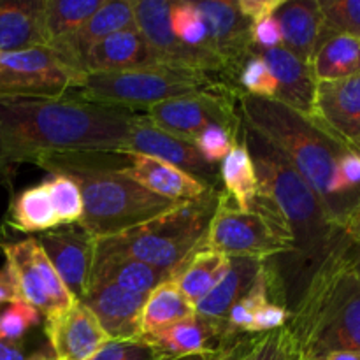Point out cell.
<instances>
[{
  "label": "cell",
  "mask_w": 360,
  "mask_h": 360,
  "mask_svg": "<svg viewBox=\"0 0 360 360\" xmlns=\"http://www.w3.org/2000/svg\"><path fill=\"white\" fill-rule=\"evenodd\" d=\"M132 109L67 98L0 97V164L67 151H123Z\"/></svg>",
  "instance_id": "1"
},
{
  "label": "cell",
  "mask_w": 360,
  "mask_h": 360,
  "mask_svg": "<svg viewBox=\"0 0 360 360\" xmlns=\"http://www.w3.org/2000/svg\"><path fill=\"white\" fill-rule=\"evenodd\" d=\"M239 111L250 129L262 136L322 200L334 224L347 232L355 204L340 181V160L350 148L315 118L269 98L239 91Z\"/></svg>",
  "instance_id": "2"
},
{
  "label": "cell",
  "mask_w": 360,
  "mask_h": 360,
  "mask_svg": "<svg viewBox=\"0 0 360 360\" xmlns=\"http://www.w3.org/2000/svg\"><path fill=\"white\" fill-rule=\"evenodd\" d=\"M37 162L55 174L70 176L79 185V225L95 239L136 229L183 204L157 195L123 174L129 165L125 151H67L44 155Z\"/></svg>",
  "instance_id": "3"
},
{
  "label": "cell",
  "mask_w": 360,
  "mask_h": 360,
  "mask_svg": "<svg viewBox=\"0 0 360 360\" xmlns=\"http://www.w3.org/2000/svg\"><path fill=\"white\" fill-rule=\"evenodd\" d=\"M243 141L248 146L259 179V197L294 238V253L309 266L311 274L347 245L350 238L334 224L322 200L306 185L292 165L264 139L243 125Z\"/></svg>",
  "instance_id": "4"
},
{
  "label": "cell",
  "mask_w": 360,
  "mask_h": 360,
  "mask_svg": "<svg viewBox=\"0 0 360 360\" xmlns=\"http://www.w3.org/2000/svg\"><path fill=\"white\" fill-rule=\"evenodd\" d=\"M348 243L311 274L290 311L287 329L301 360L360 352V276L345 255Z\"/></svg>",
  "instance_id": "5"
},
{
  "label": "cell",
  "mask_w": 360,
  "mask_h": 360,
  "mask_svg": "<svg viewBox=\"0 0 360 360\" xmlns=\"http://www.w3.org/2000/svg\"><path fill=\"white\" fill-rule=\"evenodd\" d=\"M220 193L186 202L136 229L95 239V253H112L176 274L202 248Z\"/></svg>",
  "instance_id": "6"
},
{
  "label": "cell",
  "mask_w": 360,
  "mask_h": 360,
  "mask_svg": "<svg viewBox=\"0 0 360 360\" xmlns=\"http://www.w3.org/2000/svg\"><path fill=\"white\" fill-rule=\"evenodd\" d=\"M221 86L210 74L172 65H153L120 72H88L76 88L83 101L115 108H151L176 97Z\"/></svg>",
  "instance_id": "7"
},
{
  "label": "cell",
  "mask_w": 360,
  "mask_h": 360,
  "mask_svg": "<svg viewBox=\"0 0 360 360\" xmlns=\"http://www.w3.org/2000/svg\"><path fill=\"white\" fill-rule=\"evenodd\" d=\"M202 248L225 257H253L267 260L280 253H294V238L280 218L257 197L250 210L231 204L220 193Z\"/></svg>",
  "instance_id": "8"
},
{
  "label": "cell",
  "mask_w": 360,
  "mask_h": 360,
  "mask_svg": "<svg viewBox=\"0 0 360 360\" xmlns=\"http://www.w3.org/2000/svg\"><path fill=\"white\" fill-rule=\"evenodd\" d=\"M83 76L51 46L0 53V97L62 98Z\"/></svg>",
  "instance_id": "9"
},
{
  "label": "cell",
  "mask_w": 360,
  "mask_h": 360,
  "mask_svg": "<svg viewBox=\"0 0 360 360\" xmlns=\"http://www.w3.org/2000/svg\"><path fill=\"white\" fill-rule=\"evenodd\" d=\"M0 248L6 257L4 269L9 274L20 301L32 304L44 316L65 311L79 302L60 280L37 239L2 243Z\"/></svg>",
  "instance_id": "10"
},
{
  "label": "cell",
  "mask_w": 360,
  "mask_h": 360,
  "mask_svg": "<svg viewBox=\"0 0 360 360\" xmlns=\"http://www.w3.org/2000/svg\"><path fill=\"white\" fill-rule=\"evenodd\" d=\"M239 91L225 84L186 97L169 98L146 109V116L162 130L186 141H195L207 127L221 125L238 139L241 116L236 112Z\"/></svg>",
  "instance_id": "11"
},
{
  "label": "cell",
  "mask_w": 360,
  "mask_h": 360,
  "mask_svg": "<svg viewBox=\"0 0 360 360\" xmlns=\"http://www.w3.org/2000/svg\"><path fill=\"white\" fill-rule=\"evenodd\" d=\"M134 14L141 34L164 65L181 67L197 72H225L224 62L210 49L190 48L183 44L171 28V2L169 0H136Z\"/></svg>",
  "instance_id": "12"
},
{
  "label": "cell",
  "mask_w": 360,
  "mask_h": 360,
  "mask_svg": "<svg viewBox=\"0 0 360 360\" xmlns=\"http://www.w3.org/2000/svg\"><path fill=\"white\" fill-rule=\"evenodd\" d=\"M123 151L148 155L169 162L211 188H214L220 178V167L210 164L192 141L165 132L146 115H136Z\"/></svg>",
  "instance_id": "13"
},
{
  "label": "cell",
  "mask_w": 360,
  "mask_h": 360,
  "mask_svg": "<svg viewBox=\"0 0 360 360\" xmlns=\"http://www.w3.org/2000/svg\"><path fill=\"white\" fill-rule=\"evenodd\" d=\"M193 4L206 23V48L224 62L227 74L238 76L252 56V21L239 13L236 2L202 0Z\"/></svg>",
  "instance_id": "14"
},
{
  "label": "cell",
  "mask_w": 360,
  "mask_h": 360,
  "mask_svg": "<svg viewBox=\"0 0 360 360\" xmlns=\"http://www.w3.org/2000/svg\"><path fill=\"white\" fill-rule=\"evenodd\" d=\"M35 239L70 294L76 301H83L90 288L94 267V236L88 234L81 225H65L44 232Z\"/></svg>",
  "instance_id": "15"
},
{
  "label": "cell",
  "mask_w": 360,
  "mask_h": 360,
  "mask_svg": "<svg viewBox=\"0 0 360 360\" xmlns=\"http://www.w3.org/2000/svg\"><path fill=\"white\" fill-rule=\"evenodd\" d=\"M44 333L55 360H90L111 341L97 316L83 302L46 316Z\"/></svg>",
  "instance_id": "16"
},
{
  "label": "cell",
  "mask_w": 360,
  "mask_h": 360,
  "mask_svg": "<svg viewBox=\"0 0 360 360\" xmlns=\"http://www.w3.org/2000/svg\"><path fill=\"white\" fill-rule=\"evenodd\" d=\"M313 118L338 139L354 146L360 137V74L316 83Z\"/></svg>",
  "instance_id": "17"
},
{
  "label": "cell",
  "mask_w": 360,
  "mask_h": 360,
  "mask_svg": "<svg viewBox=\"0 0 360 360\" xmlns=\"http://www.w3.org/2000/svg\"><path fill=\"white\" fill-rule=\"evenodd\" d=\"M146 294H134L111 283H90L81 302L97 316L111 341L141 340V311Z\"/></svg>",
  "instance_id": "18"
},
{
  "label": "cell",
  "mask_w": 360,
  "mask_h": 360,
  "mask_svg": "<svg viewBox=\"0 0 360 360\" xmlns=\"http://www.w3.org/2000/svg\"><path fill=\"white\" fill-rule=\"evenodd\" d=\"M125 153L129 157V165L122 171L123 174L157 195L185 204L195 202L214 192V188L204 185L169 162L141 153Z\"/></svg>",
  "instance_id": "19"
},
{
  "label": "cell",
  "mask_w": 360,
  "mask_h": 360,
  "mask_svg": "<svg viewBox=\"0 0 360 360\" xmlns=\"http://www.w3.org/2000/svg\"><path fill=\"white\" fill-rule=\"evenodd\" d=\"M252 55L262 56L276 79L278 91L274 101L313 118L316 79L313 76L311 63L302 62L283 46L273 49H252Z\"/></svg>",
  "instance_id": "20"
},
{
  "label": "cell",
  "mask_w": 360,
  "mask_h": 360,
  "mask_svg": "<svg viewBox=\"0 0 360 360\" xmlns=\"http://www.w3.org/2000/svg\"><path fill=\"white\" fill-rule=\"evenodd\" d=\"M164 65L158 62L153 49L137 27L127 28L95 44L83 56V70L88 72H120Z\"/></svg>",
  "instance_id": "21"
},
{
  "label": "cell",
  "mask_w": 360,
  "mask_h": 360,
  "mask_svg": "<svg viewBox=\"0 0 360 360\" xmlns=\"http://www.w3.org/2000/svg\"><path fill=\"white\" fill-rule=\"evenodd\" d=\"M132 27H137L132 0H105L104 6L94 16L88 18L72 37H69L62 44L51 46V48L62 53L74 67L84 72L83 56L95 44L108 39L109 35Z\"/></svg>",
  "instance_id": "22"
},
{
  "label": "cell",
  "mask_w": 360,
  "mask_h": 360,
  "mask_svg": "<svg viewBox=\"0 0 360 360\" xmlns=\"http://www.w3.org/2000/svg\"><path fill=\"white\" fill-rule=\"evenodd\" d=\"M266 266V260L262 259L231 257V266L220 283L195 304L197 315L225 326L232 306L255 287Z\"/></svg>",
  "instance_id": "23"
},
{
  "label": "cell",
  "mask_w": 360,
  "mask_h": 360,
  "mask_svg": "<svg viewBox=\"0 0 360 360\" xmlns=\"http://www.w3.org/2000/svg\"><path fill=\"white\" fill-rule=\"evenodd\" d=\"M281 30V46L302 62L311 63L322 37L319 0H283L274 13Z\"/></svg>",
  "instance_id": "24"
},
{
  "label": "cell",
  "mask_w": 360,
  "mask_h": 360,
  "mask_svg": "<svg viewBox=\"0 0 360 360\" xmlns=\"http://www.w3.org/2000/svg\"><path fill=\"white\" fill-rule=\"evenodd\" d=\"M148 343L164 352L169 359L186 357V355L206 354V352L227 348L225 326L207 320L200 315L188 316L164 333L148 338Z\"/></svg>",
  "instance_id": "25"
},
{
  "label": "cell",
  "mask_w": 360,
  "mask_h": 360,
  "mask_svg": "<svg viewBox=\"0 0 360 360\" xmlns=\"http://www.w3.org/2000/svg\"><path fill=\"white\" fill-rule=\"evenodd\" d=\"M174 271L157 269L139 260L112 253H95L90 283H111L134 294H150L158 285L171 281Z\"/></svg>",
  "instance_id": "26"
},
{
  "label": "cell",
  "mask_w": 360,
  "mask_h": 360,
  "mask_svg": "<svg viewBox=\"0 0 360 360\" xmlns=\"http://www.w3.org/2000/svg\"><path fill=\"white\" fill-rule=\"evenodd\" d=\"M44 0H0V53L46 46Z\"/></svg>",
  "instance_id": "27"
},
{
  "label": "cell",
  "mask_w": 360,
  "mask_h": 360,
  "mask_svg": "<svg viewBox=\"0 0 360 360\" xmlns=\"http://www.w3.org/2000/svg\"><path fill=\"white\" fill-rule=\"evenodd\" d=\"M195 315V304L186 299L174 280L158 285L146 295L141 311V340L164 333L181 320Z\"/></svg>",
  "instance_id": "28"
},
{
  "label": "cell",
  "mask_w": 360,
  "mask_h": 360,
  "mask_svg": "<svg viewBox=\"0 0 360 360\" xmlns=\"http://www.w3.org/2000/svg\"><path fill=\"white\" fill-rule=\"evenodd\" d=\"M316 83L347 79L360 74V39L330 35L323 39L311 58Z\"/></svg>",
  "instance_id": "29"
},
{
  "label": "cell",
  "mask_w": 360,
  "mask_h": 360,
  "mask_svg": "<svg viewBox=\"0 0 360 360\" xmlns=\"http://www.w3.org/2000/svg\"><path fill=\"white\" fill-rule=\"evenodd\" d=\"M229 266H231V257H225L213 250L200 248L183 266L174 281L186 299L197 304L220 283L229 271Z\"/></svg>",
  "instance_id": "30"
},
{
  "label": "cell",
  "mask_w": 360,
  "mask_h": 360,
  "mask_svg": "<svg viewBox=\"0 0 360 360\" xmlns=\"http://www.w3.org/2000/svg\"><path fill=\"white\" fill-rule=\"evenodd\" d=\"M104 2L105 0H44L42 25L46 46H58L72 37Z\"/></svg>",
  "instance_id": "31"
},
{
  "label": "cell",
  "mask_w": 360,
  "mask_h": 360,
  "mask_svg": "<svg viewBox=\"0 0 360 360\" xmlns=\"http://www.w3.org/2000/svg\"><path fill=\"white\" fill-rule=\"evenodd\" d=\"M220 179L224 181L225 193L239 210H250L259 193L255 164L246 143H236L221 160Z\"/></svg>",
  "instance_id": "32"
},
{
  "label": "cell",
  "mask_w": 360,
  "mask_h": 360,
  "mask_svg": "<svg viewBox=\"0 0 360 360\" xmlns=\"http://www.w3.org/2000/svg\"><path fill=\"white\" fill-rule=\"evenodd\" d=\"M11 225L16 231L27 232V234H34V232L44 234L60 227L44 183L23 190L14 199L11 206Z\"/></svg>",
  "instance_id": "33"
},
{
  "label": "cell",
  "mask_w": 360,
  "mask_h": 360,
  "mask_svg": "<svg viewBox=\"0 0 360 360\" xmlns=\"http://www.w3.org/2000/svg\"><path fill=\"white\" fill-rule=\"evenodd\" d=\"M232 348L231 360H301L287 326L271 333L260 334L243 348Z\"/></svg>",
  "instance_id": "34"
},
{
  "label": "cell",
  "mask_w": 360,
  "mask_h": 360,
  "mask_svg": "<svg viewBox=\"0 0 360 360\" xmlns=\"http://www.w3.org/2000/svg\"><path fill=\"white\" fill-rule=\"evenodd\" d=\"M319 4L322 11L320 42L330 35L360 39V0H319Z\"/></svg>",
  "instance_id": "35"
},
{
  "label": "cell",
  "mask_w": 360,
  "mask_h": 360,
  "mask_svg": "<svg viewBox=\"0 0 360 360\" xmlns=\"http://www.w3.org/2000/svg\"><path fill=\"white\" fill-rule=\"evenodd\" d=\"M51 199L53 210L62 225H76L83 218V195L79 185L70 176L53 174L51 179L44 181Z\"/></svg>",
  "instance_id": "36"
},
{
  "label": "cell",
  "mask_w": 360,
  "mask_h": 360,
  "mask_svg": "<svg viewBox=\"0 0 360 360\" xmlns=\"http://www.w3.org/2000/svg\"><path fill=\"white\" fill-rule=\"evenodd\" d=\"M171 28L172 34L190 48L207 49V28L202 16L197 11L195 4L185 0V2H171Z\"/></svg>",
  "instance_id": "37"
},
{
  "label": "cell",
  "mask_w": 360,
  "mask_h": 360,
  "mask_svg": "<svg viewBox=\"0 0 360 360\" xmlns=\"http://www.w3.org/2000/svg\"><path fill=\"white\" fill-rule=\"evenodd\" d=\"M41 323V311L28 302H9L0 311V340L11 343H23V338Z\"/></svg>",
  "instance_id": "38"
},
{
  "label": "cell",
  "mask_w": 360,
  "mask_h": 360,
  "mask_svg": "<svg viewBox=\"0 0 360 360\" xmlns=\"http://www.w3.org/2000/svg\"><path fill=\"white\" fill-rule=\"evenodd\" d=\"M238 79L241 83V86L245 88L246 95H252V97L259 98H269V101L276 98V79H274L269 65H267L262 56H250L245 62V65L241 67V70H239Z\"/></svg>",
  "instance_id": "39"
},
{
  "label": "cell",
  "mask_w": 360,
  "mask_h": 360,
  "mask_svg": "<svg viewBox=\"0 0 360 360\" xmlns=\"http://www.w3.org/2000/svg\"><path fill=\"white\" fill-rule=\"evenodd\" d=\"M90 360H171L144 340L108 341Z\"/></svg>",
  "instance_id": "40"
},
{
  "label": "cell",
  "mask_w": 360,
  "mask_h": 360,
  "mask_svg": "<svg viewBox=\"0 0 360 360\" xmlns=\"http://www.w3.org/2000/svg\"><path fill=\"white\" fill-rule=\"evenodd\" d=\"M234 141L238 139H236L225 127L211 125L193 141V144H195L197 150L202 153V157L206 158L210 164L217 165L218 162H221L227 157L231 148L236 144Z\"/></svg>",
  "instance_id": "41"
},
{
  "label": "cell",
  "mask_w": 360,
  "mask_h": 360,
  "mask_svg": "<svg viewBox=\"0 0 360 360\" xmlns=\"http://www.w3.org/2000/svg\"><path fill=\"white\" fill-rule=\"evenodd\" d=\"M288 319H290V311H288L283 302H266L257 311L255 322H253V334H264L281 329V327L287 326Z\"/></svg>",
  "instance_id": "42"
},
{
  "label": "cell",
  "mask_w": 360,
  "mask_h": 360,
  "mask_svg": "<svg viewBox=\"0 0 360 360\" xmlns=\"http://www.w3.org/2000/svg\"><path fill=\"white\" fill-rule=\"evenodd\" d=\"M253 49H273L281 46V30L274 14L252 23Z\"/></svg>",
  "instance_id": "43"
},
{
  "label": "cell",
  "mask_w": 360,
  "mask_h": 360,
  "mask_svg": "<svg viewBox=\"0 0 360 360\" xmlns=\"http://www.w3.org/2000/svg\"><path fill=\"white\" fill-rule=\"evenodd\" d=\"M281 2L283 0H239L236 4H238L239 13L253 23V21L260 20V18L271 16V14L276 13Z\"/></svg>",
  "instance_id": "44"
},
{
  "label": "cell",
  "mask_w": 360,
  "mask_h": 360,
  "mask_svg": "<svg viewBox=\"0 0 360 360\" xmlns=\"http://www.w3.org/2000/svg\"><path fill=\"white\" fill-rule=\"evenodd\" d=\"M0 360H55L51 352L44 354H27L23 343H11L0 340Z\"/></svg>",
  "instance_id": "45"
},
{
  "label": "cell",
  "mask_w": 360,
  "mask_h": 360,
  "mask_svg": "<svg viewBox=\"0 0 360 360\" xmlns=\"http://www.w3.org/2000/svg\"><path fill=\"white\" fill-rule=\"evenodd\" d=\"M16 292H14L13 281H11L9 274L6 269L0 271V306L9 304V302L16 301Z\"/></svg>",
  "instance_id": "46"
},
{
  "label": "cell",
  "mask_w": 360,
  "mask_h": 360,
  "mask_svg": "<svg viewBox=\"0 0 360 360\" xmlns=\"http://www.w3.org/2000/svg\"><path fill=\"white\" fill-rule=\"evenodd\" d=\"M232 348H221V350L206 352V354H197V355H186V357H178L171 360H231Z\"/></svg>",
  "instance_id": "47"
},
{
  "label": "cell",
  "mask_w": 360,
  "mask_h": 360,
  "mask_svg": "<svg viewBox=\"0 0 360 360\" xmlns=\"http://www.w3.org/2000/svg\"><path fill=\"white\" fill-rule=\"evenodd\" d=\"M347 236L350 238V241L360 243V204L357 206V210L354 211V214H352L350 221H348Z\"/></svg>",
  "instance_id": "48"
},
{
  "label": "cell",
  "mask_w": 360,
  "mask_h": 360,
  "mask_svg": "<svg viewBox=\"0 0 360 360\" xmlns=\"http://www.w3.org/2000/svg\"><path fill=\"white\" fill-rule=\"evenodd\" d=\"M345 255H347L348 262L354 266V269L357 271V274L360 276V243H348V246L345 248Z\"/></svg>",
  "instance_id": "49"
},
{
  "label": "cell",
  "mask_w": 360,
  "mask_h": 360,
  "mask_svg": "<svg viewBox=\"0 0 360 360\" xmlns=\"http://www.w3.org/2000/svg\"><path fill=\"white\" fill-rule=\"evenodd\" d=\"M306 360H360V352H334V354L320 355V357Z\"/></svg>",
  "instance_id": "50"
},
{
  "label": "cell",
  "mask_w": 360,
  "mask_h": 360,
  "mask_svg": "<svg viewBox=\"0 0 360 360\" xmlns=\"http://www.w3.org/2000/svg\"><path fill=\"white\" fill-rule=\"evenodd\" d=\"M354 148H355V150H357V151H359V153H360V137H359V139H357V141H355Z\"/></svg>",
  "instance_id": "51"
},
{
  "label": "cell",
  "mask_w": 360,
  "mask_h": 360,
  "mask_svg": "<svg viewBox=\"0 0 360 360\" xmlns=\"http://www.w3.org/2000/svg\"><path fill=\"white\" fill-rule=\"evenodd\" d=\"M4 171V165L2 164H0V172H2Z\"/></svg>",
  "instance_id": "52"
}]
</instances>
